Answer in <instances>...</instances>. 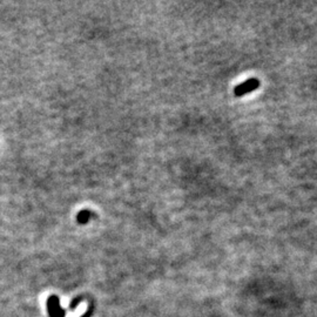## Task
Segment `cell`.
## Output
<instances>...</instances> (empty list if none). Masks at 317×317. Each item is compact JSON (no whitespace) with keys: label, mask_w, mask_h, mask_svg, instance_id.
<instances>
[{"label":"cell","mask_w":317,"mask_h":317,"mask_svg":"<svg viewBox=\"0 0 317 317\" xmlns=\"http://www.w3.org/2000/svg\"><path fill=\"white\" fill-rule=\"evenodd\" d=\"M260 85H261L260 80L255 79V78L247 80V81H245V83H241V85H237L236 87H235V89H234L235 97H243V95L247 93L254 92L255 89L259 88Z\"/></svg>","instance_id":"6da1fadb"}]
</instances>
